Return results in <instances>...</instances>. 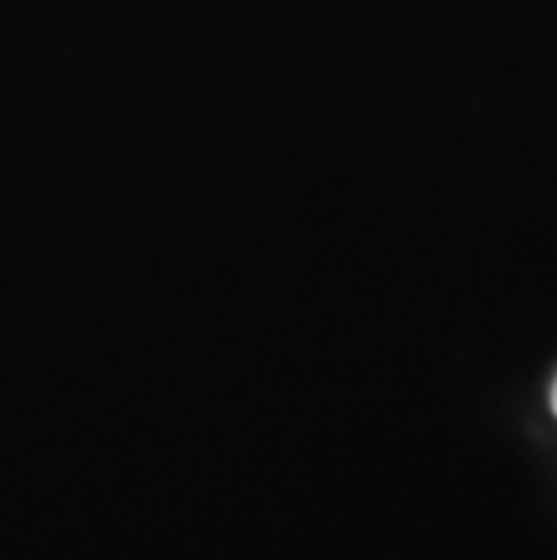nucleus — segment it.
I'll return each instance as SVG.
<instances>
[{"label": "nucleus", "instance_id": "nucleus-1", "mask_svg": "<svg viewBox=\"0 0 557 560\" xmlns=\"http://www.w3.org/2000/svg\"><path fill=\"white\" fill-rule=\"evenodd\" d=\"M554 412H557V384H554Z\"/></svg>", "mask_w": 557, "mask_h": 560}]
</instances>
